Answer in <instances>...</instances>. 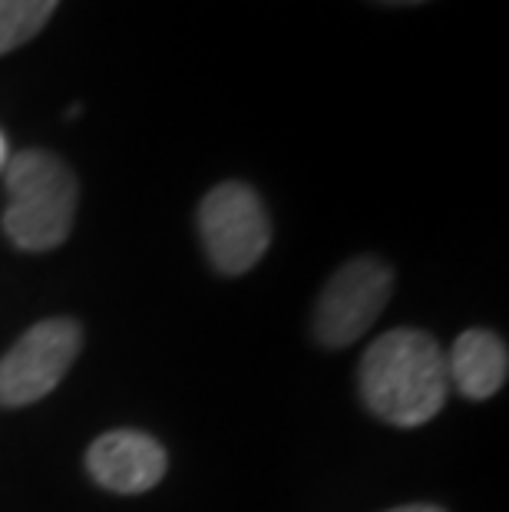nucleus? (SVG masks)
Listing matches in <instances>:
<instances>
[{
	"label": "nucleus",
	"mask_w": 509,
	"mask_h": 512,
	"mask_svg": "<svg viewBox=\"0 0 509 512\" xmlns=\"http://www.w3.org/2000/svg\"><path fill=\"white\" fill-rule=\"evenodd\" d=\"M447 387V357L424 331H387L361 361V397L374 417L394 427H420L437 417Z\"/></svg>",
	"instance_id": "obj_1"
},
{
	"label": "nucleus",
	"mask_w": 509,
	"mask_h": 512,
	"mask_svg": "<svg viewBox=\"0 0 509 512\" xmlns=\"http://www.w3.org/2000/svg\"><path fill=\"white\" fill-rule=\"evenodd\" d=\"M394 288V271L381 258H354L331 275L314 311V334L324 347H348L384 311Z\"/></svg>",
	"instance_id": "obj_5"
},
{
	"label": "nucleus",
	"mask_w": 509,
	"mask_h": 512,
	"mask_svg": "<svg viewBox=\"0 0 509 512\" xmlns=\"http://www.w3.org/2000/svg\"><path fill=\"white\" fill-rule=\"evenodd\" d=\"M506 344L490 331H463L447 357V377L470 400H486L506 384Z\"/></svg>",
	"instance_id": "obj_7"
},
{
	"label": "nucleus",
	"mask_w": 509,
	"mask_h": 512,
	"mask_svg": "<svg viewBox=\"0 0 509 512\" xmlns=\"http://www.w3.org/2000/svg\"><path fill=\"white\" fill-rule=\"evenodd\" d=\"M377 4H424V0H377Z\"/></svg>",
	"instance_id": "obj_11"
},
{
	"label": "nucleus",
	"mask_w": 509,
	"mask_h": 512,
	"mask_svg": "<svg viewBox=\"0 0 509 512\" xmlns=\"http://www.w3.org/2000/svg\"><path fill=\"white\" fill-rule=\"evenodd\" d=\"M77 179L60 156L24 149L7 166L4 232L24 252H50L73 232Z\"/></svg>",
	"instance_id": "obj_2"
},
{
	"label": "nucleus",
	"mask_w": 509,
	"mask_h": 512,
	"mask_svg": "<svg viewBox=\"0 0 509 512\" xmlns=\"http://www.w3.org/2000/svg\"><path fill=\"white\" fill-rule=\"evenodd\" d=\"M387 512H443L437 506H400V509H387Z\"/></svg>",
	"instance_id": "obj_9"
},
{
	"label": "nucleus",
	"mask_w": 509,
	"mask_h": 512,
	"mask_svg": "<svg viewBox=\"0 0 509 512\" xmlns=\"http://www.w3.org/2000/svg\"><path fill=\"white\" fill-rule=\"evenodd\" d=\"M80 344L77 321L50 318L34 324L0 361V407H27L47 397L77 361Z\"/></svg>",
	"instance_id": "obj_4"
},
{
	"label": "nucleus",
	"mask_w": 509,
	"mask_h": 512,
	"mask_svg": "<svg viewBox=\"0 0 509 512\" xmlns=\"http://www.w3.org/2000/svg\"><path fill=\"white\" fill-rule=\"evenodd\" d=\"M199 235L222 275H245L272 242L265 202L245 182H222L199 205Z\"/></svg>",
	"instance_id": "obj_3"
},
{
	"label": "nucleus",
	"mask_w": 509,
	"mask_h": 512,
	"mask_svg": "<svg viewBox=\"0 0 509 512\" xmlns=\"http://www.w3.org/2000/svg\"><path fill=\"white\" fill-rule=\"evenodd\" d=\"M4 162H7V139L0 136V169H4Z\"/></svg>",
	"instance_id": "obj_10"
},
{
	"label": "nucleus",
	"mask_w": 509,
	"mask_h": 512,
	"mask_svg": "<svg viewBox=\"0 0 509 512\" xmlns=\"http://www.w3.org/2000/svg\"><path fill=\"white\" fill-rule=\"evenodd\" d=\"M86 466L113 493H146L166 476V450L139 430H110L90 446Z\"/></svg>",
	"instance_id": "obj_6"
},
{
	"label": "nucleus",
	"mask_w": 509,
	"mask_h": 512,
	"mask_svg": "<svg viewBox=\"0 0 509 512\" xmlns=\"http://www.w3.org/2000/svg\"><path fill=\"white\" fill-rule=\"evenodd\" d=\"M57 7L60 0H0V57L34 40Z\"/></svg>",
	"instance_id": "obj_8"
}]
</instances>
